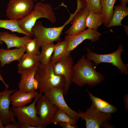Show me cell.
Listing matches in <instances>:
<instances>
[{"instance_id":"6da1fadb","label":"cell","mask_w":128,"mask_h":128,"mask_svg":"<svg viewBox=\"0 0 128 128\" xmlns=\"http://www.w3.org/2000/svg\"><path fill=\"white\" fill-rule=\"evenodd\" d=\"M72 82L81 87L86 85L94 86L105 80L104 76L97 71L91 60L83 55L74 65Z\"/></svg>"},{"instance_id":"7a4b0ae2","label":"cell","mask_w":128,"mask_h":128,"mask_svg":"<svg viewBox=\"0 0 128 128\" xmlns=\"http://www.w3.org/2000/svg\"><path fill=\"white\" fill-rule=\"evenodd\" d=\"M54 64L51 61L47 64L40 63L35 73L34 78L38 82L39 93H44L53 88H64L65 84L64 77L54 73Z\"/></svg>"},{"instance_id":"3957f363","label":"cell","mask_w":128,"mask_h":128,"mask_svg":"<svg viewBox=\"0 0 128 128\" xmlns=\"http://www.w3.org/2000/svg\"><path fill=\"white\" fill-rule=\"evenodd\" d=\"M41 18L47 19L53 23L56 21V17L51 6L49 4L41 1L36 3L28 14L19 20V26L23 31L32 37V29L37 20Z\"/></svg>"},{"instance_id":"277c9868","label":"cell","mask_w":128,"mask_h":128,"mask_svg":"<svg viewBox=\"0 0 128 128\" xmlns=\"http://www.w3.org/2000/svg\"><path fill=\"white\" fill-rule=\"evenodd\" d=\"M76 13L75 11L73 14H71L69 18L64 24L58 27H45L42 25L41 21H37L32 27L31 31L40 46L54 41H61L60 36L64 29L71 21Z\"/></svg>"},{"instance_id":"5b68a950","label":"cell","mask_w":128,"mask_h":128,"mask_svg":"<svg viewBox=\"0 0 128 128\" xmlns=\"http://www.w3.org/2000/svg\"><path fill=\"white\" fill-rule=\"evenodd\" d=\"M87 52L86 58L93 61L95 66L102 63H111L116 67L122 74L127 75L128 74V64H124L121 58L122 53L124 51L122 45H120L114 52L108 54H101L93 52L88 48L86 49Z\"/></svg>"},{"instance_id":"8992f818","label":"cell","mask_w":128,"mask_h":128,"mask_svg":"<svg viewBox=\"0 0 128 128\" xmlns=\"http://www.w3.org/2000/svg\"><path fill=\"white\" fill-rule=\"evenodd\" d=\"M42 93L34 98L33 102L27 106L19 107H10L17 118V122L19 124H29L35 128H42L39 117L37 115L36 108V102Z\"/></svg>"},{"instance_id":"52a82bcc","label":"cell","mask_w":128,"mask_h":128,"mask_svg":"<svg viewBox=\"0 0 128 128\" xmlns=\"http://www.w3.org/2000/svg\"><path fill=\"white\" fill-rule=\"evenodd\" d=\"M36 108L39 117L42 128L52 123L58 109L44 94L41 95L36 103Z\"/></svg>"},{"instance_id":"ba28073f","label":"cell","mask_w":128,"mask_h":128,"mask_svg":"<svg viewBox=\"0 0 128 128\" xmlns=\"http://www.w3.org/2000/svg\"><path fill=\"white\" fill-rule=\"evenodd\" d=\"M34 6L32 0H9L6 10V16L10 19L20 20L28 14Z\"/></svg>"},{"instance_id":"9c48e42d","label":"cell","mask_w":128,"mask_h":128,"mask_svg":"<svg viewBox=\"0 0 128 128\" xmlns=\"http://www.w3.org/2000/svg\"><path fill=\"white\" fill-rule=\"evenodd\" d=\"M78 113L80 118L85 121L86 128H100L102 123L109 121L112 117L111 114L101 112L92 105L85 112L78 109Z\"/></svg>"},{"instance_id":"30bf717a","label":"cell","mask_w":128,"mask_h":128,"mask_svg":"<svg viewBox=\"0 0 128 128\" xmlns=\"http://www.w3.org/2000/svg\"><path fill=\"white\" fill-rule=\"evenodd\" d=\"M74 62L70 54L67 57L60 60L54 64L55 74L63 76L66 83L63 88L64 94L66 95L72 82L74 72Z\"/></svg>"},{"instance_id":"8fae6325","label":"cell","mask_w":128,"mask_h":128,"mask_svg":"<svg viewBox=\"0 0 128 128\" xmlns=\"http://www.w3.org/2000/svg\"><path fill=\"white\" fill-rule=\"evenodd\" d=\"M44 93L58 109L64 111L77 122L78 121L80 118L78 113L71 109L65 101L63 96V88H52Z\"/></svg>"},{"instance_id":"7c38bea8","label":"cell","mask_w":128,"mask_h":128,"mask_svg":"<svg viewBox=\"0 0 128 128\" xmlns=\"http://www.w3.org/2000/svg\"><path fill=\"white\" fill-rule=\"evenodd\" d=\"M17 90H8L5 88L3 91H0V118L4 125L17 122L14 112L10 106L11 104L10 96Z\"/></svg>"},{"instance_id":"4fadbf2b","label":"cell","mask_w":128,"mask_h":128,"mask_svg":"<svg viewBox=\"0 0 128 128\" xmlns=\"http://www.w3.org/2000/svg\"><path fill=\"white\" fill-rule=\"evenodd\" d=\"M101 34L97 31L88 28L79 33L73 35H66L64 39L68 42V50L71 51L84 40L87 39L92 42L97 41Z\"/></svg>"},{"instance_id":"5bb4252c","label":"cell","mask_w":128,"mask_h":128,"mask_svg":"<svg viewBox=\"0 0 128 128\" xmlns=\"http://www.w3.org/2000/svg\"><path fill=\"white\" fill-rule=\"evenodd\" d=\"M89 12L86 6L78 11L71 20L72 25L65 33L67 35H73L85 31L87 27L86 19Z\"/></svg>"},{"instance_id":"9a60e30c","label":"cell","mask_w":128,"mask_h":128,"mask_svg":"<svg viewBox=\"0 0 128 128\" xmlns=\"http://www.w3.org/2000/svg\"><path fill=\"white\" fill-rule=\"evenodd\" d=\"M38 66H36L27 69L18 70L17 72L21 75V79L18 85L19 90L27 92L35 91L33 82Z\"/></svg>"},{"instance_id":"2e32d148","label":"cell","mask_w":128,"mask_h":128,"mask_svg":"<svg viewBox=\"0 0 128 128\" xmlns=\"http://www.w3.org/2000/svg\"><path fill=\"white\" fill-rule=\"evenodd\" d=\"M1 40L6 45L7 49L12 47L19 48L25 46L32 39L27 35L20 37L15 34L6 31H0Z\"/></svg>"},{"instance_id":"e0dca14e","label":"cell","mask_w":128,"mask_h":128,"mask_svg":"<svg viewBox=\"0 0 128 128\" xmlns=\"http://www.w3.org/2000/svg\"><path fill=\"white\" fill-rule=\"evenodd\" d=\"M39 93L35 91L27 92L19 90L13 92L10 95L11 104L13 107H24L31 103L33 98L37 96Z\"/></svg>"},{"instance_id":"ac0fdd59","label":"cell","mask_w":128,"mask_h":128,"mask_svg":"<svg viewBox=\"0 0 128 128\" xmlns=\"http://www.w3.org/2000/svg\"><path fill=\"white\" fill-rule=\"evenodd\" d=\"M25 46L13 50L0 48V67L14 61H19L25 52Z\"/></svg>"},{"instance_id":"d6986e66","label":"cell","mask_w":128,"mask_h":128,"mask_svg":"<svg viewBox=\"0 0 128 128\" xmlns=\"http://www.w3.org/2000/svg\"><path fill=\"white\" fill-rule=\"evenodd\" d=\"M86 90L91 101V105L95 106L98 111L103 113L110 114L114 113L117 111V109L115 106L99 97L93 95L87 89Z\"/></svg>"},{"instance_id":"ffe728a7","label":"cell","mask_w":128,"mask_h":128,"mask_svg":"<svg viewBox=\"0 0 128 128\" xmlns=\"http://www.w3.org/2000/svg\"><path fill=\"white\" fill-rule=\"evenodd\" d=\"M68 41L65 39L54 44L53 54L50 61L55 64L57 61L68 57L71 51L68 50Z\"/></svg>"},{"instance_id":"44dd1931","label":"cell","mask_w":128,"mask_h":128,"mask_svg":"<svg viewBox=\"0 0 128 128\" xmlns=\"http://www.w3.org/2000/svg\"><path fill=\"white\" fill-rule=\"evenodd\" d=\"M112 18L106 26L108 28L115 26H122L121 22L123 19L128 15V7L127 6L120 5H114Z\"/></svg>"},{"instance_id":"7402d4cb","label":"cell","mask_w":128,"mask_h":128,"mask_svg":"<svg viewBox=\"0 0 128 128\" xmlns=\"http://www.w3.org/2000/svg\"><path fill=\"white\" fill-rule=\"evenodd\" d=\"M18 62V70L29 69L36 66L38 65L40 63L39 56L26 53L23 55Z\"/></svg>"},{"instance_id":"603a6c76","label":"cell","mask_w":128,"mask_h":128,"mask_svg":"<svg viewBox=\"0 0 128 128\" xmlns=\"http://www.w3.org/2000/svg\"><path fill=\"white\" fill-rule=\"evenodd\" d=\"M102 8L104 24L106 27L112 17L114 7L116 0H100Z\"/></svg>"},{"instance_id":"cb8c5ba5","label":"cell","mask_w":128,"mask_h":128,"mask_svg":"<svg viewBox=\"0 0 128 128\" xmlns=\"http://www.w3.org/2000/svg\"><path fill=\"white\" fill-rule=\"evenodd\" d=\"M104 19L102 14L89 12L86 19V25L88 28L97 31L99 26L103 24Z\"/></svg>"},{"instance_id":"d4e9b609","label":"cell","mask_w":128,"mask_h":128,"mask_svg":"<svg viewBox=\"0 0 128 128\" xmlns=\"http://www.w3.org/2000/svg\"><path fill=\"white\" fill-rule=\"evenodd\" d=\"M54 46L53 42L41 46V51L40 55L39 56L40 64H42L46 65L50 62L51 55L54 52Z\"/></svg>"},{"instance_id":"484cf974","label":"cell","mask_w":128,"mask_h":128,"mask_svg":"<svg viewBox=\"0 0 128 128\" xmlns=\"http://www.w3.org/2000/svg\"><path fill=\"white\" fill-rule=\"evenodd\" d=\"M19 21L17 20L0 19V28L9 30L12 32H16L30 36L21 28L19 24Z\"/></svg>"},{"instance_id":"4316f807","label":"cell","mask_w":128,"mask_h":128,"mask_svg":"<svg viewBox=\"0 0 128 128\" xmlns=\"http://www.w3.org/2000/svg\"><path fill=\"white\" fill-rule=\"evenodd\" d=\"M60 122L69 123L74 126H77L76 121L63 110L58 109L53 120L52 123L57 125Z\"/></svg>"},{"instance_id":"83f0119b","label":"cell","mask_w":128,"mask_h":128,"mask_svg":"<svg viewBox=\"0 0 128 128\" xmlns=\"http://www.w3.org/2000/svg\"><path fill=\"white\" fill-rule=\"evenodd\" d=\"M25 47L26 53L38 56L41 54L39 50L41 46L35 38L31 40Z\"/></svg>"},{"instance_id":"f1b7e54d","label":"cell","mask_w":128,"mask_h":128,"mask_svg":"<svg viewBox=\"0 0 128 128\" xmlns=\"http://www.w3.org/2000/svg\"><path fill=\"white\" fill-rule=\"evenodd\" d=\"M86 7L90 11L96 13L102 14V8L100 0H84Z\"/></svg>"},{"instance_id":"f546056e","label":"cell","mask_w":128,"mask_h":128,"mask_svg":"<svg viewBox=\"0 0 128 128\" xmlns=\"http://www.w3.org/2000/svg\"><path fill=\"white\" fill-rule=\"evenodd\" d=\"M59 124L60 126L63 128H78L77 126H74L66 123L60 122Z\"/></svg>"},{"instance_id":"4dcf8cb0","label":"cell","mask_w":128,"mask_h":128,"mask_svg":"<svg viewBox=\"0 0 128 128\" xmlns=\"http://www.w3.org/2000/svg\"><path fill=\"white\" fill-rule=\"evenodd\" d=\"M100 128H114V127L110 123L107 121L102 123L100 126Z\"/></svg>"},{"instance_id":"1f68e13d","label":"cell","mask_w":128,"mask_h":128,"mask_svg":"<svg viewBox=\"0 0 128 128\" xmlns=\"http://www.w3.org/2000/svg\"><path fill=\"white\" fill-rule=\"evenodd\" d=\"M4 128H19V124L17 122L16 123H11L5 126Z\"/></svg>"},{"instance_id":"d6a6232c","label":"cell","mask_w":128,"mask_h":128,"mask_svg":"<svg viewBox=\"0 0 128 128\" xmlns=\"http://www.w3.org/2000/svg\"><path fill=\"white\" fill-rule=\"evenodd\" d=\"M123 102L125 110H128V94L124 95L123 97Z\"/></svg>"},{"instance_id":"836d02e7","label":"cell","mask_w":128,"mask_h":128,"mask_svg":"<svg viewBox=\"0 0 128 128\" xmlns=\"http://www.w3.org/2000/svg\"><path fill=\"white\" fill-rule=\"evenodd\" d=\"M120 5L123 6H127L128 3V0H119Z\"/></svg>"},{"instance_id":"e575fe53","label":"cell","mask_w":128,"mask_h":128,"mask_svg":"<svg viewBox=\"0 0 128 128\" xmlns=\"http://www.w3.org/2000/svg\"><path fill=\"white\" fill-rule=\"evenodd\" d=\"M38 82L34 78L33 82V85L35 90H37L38 89Z\"/></svg>"},{"instance_id":"d590c367","label":"cell","mask_w":128,"mask_h":128,"mask_svg":"<svg viewBox=\"0 0 128 128\" xmlns=\"http://www.w3.org/2000/svg\"><path fill=\"white\" fill-rule=\"evenodd\" d=\"M122 26L124 28V30L126 33L127 36L128 35V25H123Z\"/></svg>"},{"instance_id":"8d00e7d4","label":"cell","mask_w":128,"mask_h":128,"mask_svg":"<svg viewBox=\"0 0 128 128\" xmlns=\"http://www.w3.org/2000/svg\"><path fill=\"white\" fill-rule=\"evenodd\" d=\"M4 126L3 124L2 120L0 118V128H4Z\"/></svg>"},{"instance_id":"74e56055","label":"cell","mask_w":128,"mask_h":128,"mask_svg":"<svg viewBox=\"0 0 128 128\" xmlns=\"http://www.w3.org/2000/svg\"><path fill=\"white\" fill-rule=\"evenodd\" d=\"M34 2H36L39 0H32ZM40 0L41 1L43 2L45 1L46 0Z\"/></svg>"},{"instance_id":"f35d334b","label":"cell","mask_w":128,"mask_h":128,"mask_svg":"<svg viewBox=\"0 0 128 128\" xmlns=\"http://www.w3.org/2000/svg\"><path fill=\"white\" fill-rule=\"evenodd\" d=\"M2 42V41L0 39V44Z\"/></svg>"}]
</instances>
